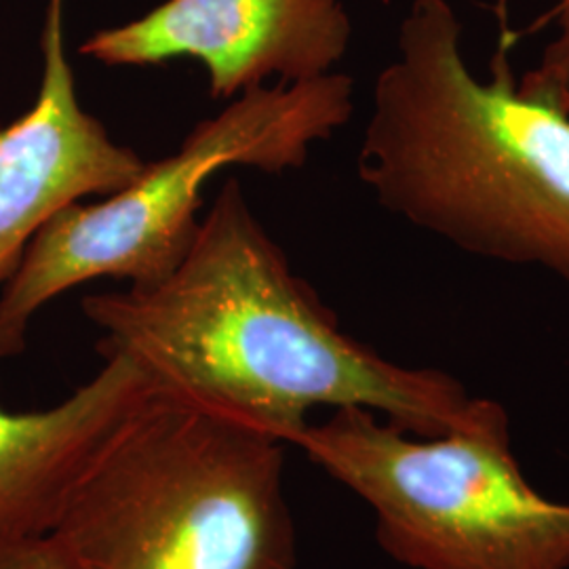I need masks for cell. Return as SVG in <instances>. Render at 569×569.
Segmentation results:
<instances>
[{"instance_id": "1", "label": "cell", "mask_w": 569, "mask_h": 569, "mask_svg": "<svg viewBox=\"0 0 569 569\" xmlns=\"http://www.w3.org/2000/svg\"><path fill=\"white\" fill-rule=\"evenodd\" d=\"M122 355L159 387L222 409L291 446L317 407H361L416 437L510 428L507 407L441 369L392 363L342 331L298 277L237 180L201 218L164 279L82 300Z\"/></svg>"}, {"instance_id": "2", "label": "cell", "mask_w": 569, "mask_h": 569, "mask_svg": "<svg viewBox=\"0 0 569 569\" xmlns=\"http://www.w3.org/2000/svg\"><path fill=\"white\" fill-rule=\"evenodd\" d=\"M359 178L409 224L569 287V102L528 74L515 81L505 53L481 81L448 0H413L401 21Z\"/></svg>"}, {"instance_id": "3", "label": "cell", "mask_w": 569, "mask_h": 569, "mask_svg": "<svg viewBox=\"0 0 569 569\" xmlns=\"http://www.w3.org/2000/svg\"><path fill=\"white\" fill-rule=\"evenodd\" d=\"M51 536L77 569H296L284 443L157 385Z\"/></svg>"}, {"instance_id": "4", "label": "cell", "mask_w": 569, "mask_h": 569, "mask_svg": "<svg viewBox=\"0 0 569 569\" xmlns=\"http://www.w3.org/2000/svg\"><path fill=\"white\" fill-rule=\"evenodd\" d=\"M355 112V82L342 72L277 82L234 98L197 122L182 146L146 163L124 190L96 204H70L42 226L0 293V359L26 350L37 312L72 287L114 277L150 284L176 270L201 224L204 183L228 167L283 173L308 161Z\"/></svg>"}, {"instance_id": "5", "label": "cell", "mask_w": 569, "mask_h": 569, "mask_svg": "<svg viewBox=\"0 0 569 569\" xmlns=\"http://www.w3.org/2000/svg\"><path fill=\"white\" fill-rule=\"evenodd\" d=\"M376 517V540L411 569H569V505L542 496L510 428L416 437L361 407L291 441Z\"/></svg>"}, {"instance_id": "6", "label": "cell", "mask_w": 569, "mask_h": 569, "mask_svg": "<svg viewBox=\"0 0 569 569\" xmlns=\"http://www.w3.org/2000/svg\"><path fill=\"white\" fill-rule=\"evenodd\" d=\"M350 37L342 0H167L140 20L96 32L81 53L106 66L192 58L207 70L211 98L234 100L270 77H326Z\"/></svg>"}, {"instance_id": "7", "label": "cell", "mask_w": 569, "mask_h": 569, "mask_svg": "<svg viewBox=\"0 0 569 569\" xmlns=\"http://www.w3.org/2000/svg\"><path fill=\"white\" fill-rule=\"evenodd\" d=\"M41 49L37 102L0 129V287L42 226L84 197L121 192L146 167L82 108L63 44L61 0L49 2Z\"/></svg>"}, {"instance_id": "8", "label": "cell", "mask_w": 569, "mask_h": 569, "mask_svg": "<svg viewBox=\"0 0 569 569\" xmlns=\"http://www.w3.org/2000/svg\"><path fill=\"white\" fill-rule=\"evenodd\" d=\"M58 406L0 407V542L49 536L72 491L157 382L122 355Z\"/></svg>"}, {"instance_id": "9", "label": "cell", "mask_w": 569, "mask_h": 569, "mask_svg": "<svg viewBox=\"0 0 569 569\" xmlns=\"http://www.w3.org/2000/svg\"><path fill=\"white\" fill-rule=\"evenodd\" d=\"M550 20L555 21V37L545 47L540 63L529 70L528 77L555 89L557 96L569 102V0H549Z\"/></svg>"}, {"instance_id": "10", "label": "cell", "mask_w": 569, "mask_h": 569, "mask_svg": "<svg viewBox=\"0 0 569 569\" xmlns=\"http://www.w3.org/2000/svg\"><path fill=\"white\" fill-rule=\"evenodd\" d=\"M0 569H77V566L49 533L0 542Z\"/></svg>"}]
</instances>
